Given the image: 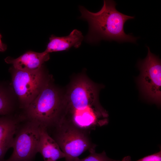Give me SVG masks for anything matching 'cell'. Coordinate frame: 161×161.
<instances>
[{
    "label": "cell",
    "instance_id": "1",
    "mask_svg": "<svg viewBox=\"0 0 161 161\" xmlns=\"http://www.w3.org/2000/svg\"><path fill=\"white\" fill-rule=\"evenodd\" d=\"M99 90L85 77L76 79L63 97L61 120L89 133L107 124L108 114L99 102Z\"/></svg>",
    "mask_w": 161,
    "mask_h": 161
},
{
    "label": "cell",
    "instance_id": "2",
    "mask_svg": "<svg viewBox=\"0 0 161 161\" xmlns=\"http://www.w3.org/2000/svg\"><path fill=\"white\" fill-rule=\"evenodd\" d=\"M116 5L114 1L104 0L102 7L96 13L79 6L80 18L86 21L89 25V32L85 37L86 41L95 43L104 40L119 42H136L138 38L126 34L124 30L125 22L134 17L120 12L116 9Z\"/></svg>",
    "mask_w": 161,
    "mask_h": 161
},
{
    "label": "cell",
    "instance_id": "3",
    "mask_svg": "<svg viewBox=\"0 0 161 161\" xmlns=\"http://www.w3.org/2000/svg\"><path fill=\"white\" fill-rule=\"evenodd\" d=\"M63 106V97L47 80L36 97L24 109L23 116L45 128L48 131L61 121Z\"/></svg>",
    "mask_w": 161,
    "mask_h": 161
},
{
    "label": "cell",
    "instance_id": "4",
    "mask_svg": "<svg viewBox=\"0 0 161 161\" xmlns=\"http://www.w3.org/2000/svg\"><path fill=\"white\" fill-rule=\"evenodd\" d=\"M47 132L65 154V159L78 157L86 150L95 149L97 146L92 143L90 133L64 120Z\"/></svg>",
    "mask_w": 161,
    "mask_h": 161
},
{
    "label": "cell",
    "instance_id": "5",
    "mask_svg": "<svg viewBox=\"0 0 161 161\" xmlns=\"http://www.w3.org/2000/svg\"><path fill=\"white\" fill-rule=\"evenodd\" d=\"M148 49L145 58L139 61L140 71L137 82L143 98L148 101L160 106L161 100V63L159 57Z\"/></svg>",
    "mask_w": 161,
    "mask_h": 161
},
{
    "label": "cell",
    "instance_id": "6",
    "mask_svg": "<svg viewBox=\"0 0 161 161\" xmlns=\"http://www.w3.org/2000/svg\"><path fill=\"white\" fill-rule=\"evenodd\" d=\"M40 126L24 118L16 129L13 142V151L4 161H32L38 153Z\"/></svg>",
    "mask_w": 161,
    "mask_h": 161
},
{
    "label": "cell",
    "instance_id": "7",
    "mask_svg": "<svg viewBox=\"0 0 161 161\" xmlns=\"http://www.w3.org/2000/svg\"><path fill=\"white\" fill-rule=\"evenodd\" d=\"M13 71L12 76L13 87L18 97L19 107L24 110L38 95L47 79L42 68L32 72L14 68Z\"/></svg>",
    "mask_w": 161,
    "mask_h": 161
},
{
    "label": "cell",
    "instance_id": "8",
    "mask_svg": "<svg viewBox=\"0 0 161 161\" xmlns=\"http://www.w3.org/2000/svg\"><path fill=\"white\" fill-rule=\"evenodd\" d=\"M23 119L22 116H0V161H4L7 152L12 148L16 129Z\"/></svg>",
    "mask_w": 161,
    "mask_h": 161
},
{
    "label": "cell",
    "instance_id": "9",
    "mask_svg": "<svg viewBox=\"0 0 161 161\" xmlns=\"http://www.w3.org/2000/svg\"><path fill=\"white\" fill-rule=\"evenodd\" d=\"M49 59V53L45 51L42 52L29 51L16 59L7 57L5 61L12 64L15 69L32 72L42 68L43 64Z\"/></svg>",
    "mask_w": 161,
    "mask_h": 161
},
{
    "label": "cell",
    "instance_id": "10",
    "mask_svg": "<svg viewBox=\"0 0 161 161\" xmlns=\"http://www.w3.org/2000/svg\"><path fill=\"white\" fill-rule=\"evenodd\" d=\"M83 38L82 32L77 29L73 30L66 36L57 37L52 35L45 51L49 53L67 50L72 47L78 48L80 46Z\"/></svg>",
    "mask_w": 161,
    "mask_h": 161
},
{
    "label": "cell",
    "instance_id": "11",
    "mask_svg": "<svg viewBox=\"0 0 161 161\" xmlns=\"http://www.w3.org/2000/svg\"><path fill=\"white\" fill-rule=\"evenodd\" d=\"M45 160L54 161L63 158L65 155L54 140L48 134L47 129L40 126V138L37 149Z\"/></svg>",
    "mask_w": 161,
    "mask_h": 161
},
{
    "label": "cell",
    "instance_id": "12",
    "mask_svg": "<svg viewBox=\"0 0 161 161\" xmlns=\"http://www.w3.org/2000/svg\"><path fill=\"white\" fill-rule=\"evenodd\" d=\"M89 151V154L84 158L80 159L78 157L65 158V161H120L109 158L104 151L100 153H96L95 149H92Z\"/></svg>",
    "mask_w": 161,
    "mask_h": 161
},
{
    "label": "cell",
    "instance_id": "13",
    "mask_svg": "<svg viewBox=\"0 0 161 161\" xmlns=\"http://www.w3.org/2000/svg\"><path fill=\"white\" fill-rule=\"evenodd\" d=\"M13 109L11 101L4 92L0 90V116L10 115Z\"/></svg>",
    "mask_w": 161,
    "mask_h": 161
},
{
    "label": "cell",
    "instance_id": "14",
    "mask_svg": "<svg viewBox=\"0 0 161 161\" xmlns=\"http://www.w3.org/2000/svg\"><path fill=\"white\" fill-rule=\"evenodd\" d=\"M122 161H132L130 156L123 157ZM136 161H161V150L153 154L145 156Z\"/></svg>",
    "mask_w": 161,
    "mask_h": 161
},
{
    "label": "cell",
    "instance_id": "15",
    "mask_svg": "<svg viewBox=\"0 0 161 161\" xmlns=\"http://www.w3.org/2000/svg\"><path fill=\"white\" fill-rule=\"evenodd\" d=\"M1 35L0 34V52H4L7 49V45L3 44L1 40Z\"/></svg>",
    "mask_w": 161,
    "mask_h": 161
},
{
    "label": "cell",
    "instance_id": "16",
    "mask_svg": "<svg viewBox=\"0 0 161 161\" xmlns=\"http://www.w3.org/2000/svg\"><path fill=\"white\" fill-rule=\"evenodd\" d=\"M44 161H53L52 160L50 159H48V160H44Z\"/></svg>",
    "mask_w": 161,
    "mask_h": 161
}]
</instances>
